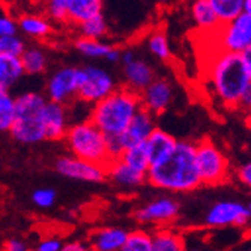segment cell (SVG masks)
Here are the masks:
<instances>
[{
	"label": "cell",
	"instance_id": "obj_1",
	"mask_svg": "<svg viewBox=\"0 0 251 251\" xmlns=\"http://www.w3.org/2000/svg\"><path fill=\"white\" fill-rule=\"evenodd\" d=\"M148 184L170 193H190L197 190L201 185V177L197 166L196 143L179 140L169 156L151 166Z\"/></svg>",
	"mask_w": 251,
	"mask_h": 251
},
{
	"label": "cell",
	"instance_id": "obj_2",
	"mask_svg": "<svg viewBox=\"0 0 251 251\" xmlns=\"http://www.w3.org/2000/svg\"><path fill=\"white\" fill-rule=\"evenodd\" d=\"M208 75L214 100L223 108L236 111L244 90L251 81L242 54L220 50L211 60Z\"/></svg>",
	"mask_w": 251,
	"mask_h": 251
},
{
	"label": "cell",
	"instance_id": "obj_3",
	"mask_svg": "<svg viewBox=\"0 0 251 251\" xmlns=\"http://www.w3.org/2000/svg\"><path fill=\"white\" fill-rule=\"evenodd\" d=\"M142 108V94L124 84L90 107L89 119L94 121L107 137H118L128 128Z\"/></svg>",
	"mask_w": 251,
	"mask_h": 251
},
{
	"label": "cell",
	"instance_id": "obj_4",
	"mask_svg": "<svg viewBox=\"0 0 251 251\" xmlns=\"http://www.w3.org/2000/svg\"><path fill=\"white\" fill-rule=\"evenodd\" d=\"M49 102L47 95L39 92H25L15 97L17 115L9 135L18 143L35 145L47 140L44 111Z\"/></svg>",
	"mask_w": 251,
	"mask_h": 251
},
{
	"label": "cell",
	"instance_id": "obj_5",
	"mask_svg": "<svg viewBox=\"0 0 251 251\" xmlns=\"http://www.w3.org/2000/svg\"><path fill=\"white\" fill-rule=\"evenodd\" d=\"M65 145L73 155L92 163L108 166L111 159L107 134L89 118L70 126L65 135Z\"/></svg>",
	"mask_w": 251,
	"mask_h": 251
},
{
	"label": "cell",
	"instance_id": "obj_6",
	"mask_svg": "<svg viewBox=\"0 0 251 251\" xmlns=\"http://www.w3.org/2000/svg\"><path fill=\"white\" fill-rule=\"evenodd\" d=\"M197 166L201 177V185L218 187L230 176V161L217 143L204 137L196 143Z\"/></svg>",
	"mask_w": 251,
	"mask_h": 251
},
{
	"label": "cell",
	"instance_id": "obj_7",
	"mask_svg": "<svg viewBox=\"0 0 251 251\" xmlns=\"http://www.w3.org/2000/svg\"><path fill=\"white\" fill-rule=\"evenodd\" d=\"M116 80L101 66L87 65L80 68V89L77 101L92 107L115 90Z\"/></svg>",
	"mask_w": 251,
	"mask_h": 251
},
{
	"label": "cell",
	"instance_id": "obj_8",
	"mask_svg": "<svg viewBox=\"0 0 251 251\" xmlns=\"http://www.w3.org/2000/svg\"><path fill=\"white\" fill-rule=\"evenodd\" d=\"M155 115L146 110L145 107L137 113L128 128L118 137H108L110 152L113 158L121 156V153L132 146L142 145L148 140V137L156 128L155 125Z\"/></svg>",
	"mask_w": 251,
	"mask_h": 251
},
{
	"label": "cell",
	"instance_id": "obj_9",
	"mask_svg": "<svg viewBox=\"0 0 251 251\" xmlns=\"http://www.w3.org/2000/svg\"><path fill=\"white\" fill-rule=\"evenodd\" d=\"M80 89V68L62 66L56 70L45 84V95L50 101L73 105L77 101Z\"/></svg>",
	"mask_w": 251,
	"mask_h": 251
},
{
	"label": "cell",
	"instance_id": "obj_10",
	"mask_svg": "<svg viewBox=\"0 0 251 251\" xmlns=\"http://www.w3.org/2000/svg\"><path fill=\"white\" fill-rule=\"evenodd\" d=\"M220 50L242 53L251 47V14L242 12L215 32Z\"/></svg>",
	"mask_w": 251,
	"mask_h": 251
},
{
	"label": "cell",
	"instance_id": "obj_11",
	"mask_svg": "<svg viewBox=\"0 0 251 251\" xmlns=\"http://www.w3.org/2000/svg\"><path fill=\"white\" fill-rule=\"evenodd\" d=\"M251 220V211L248 204L241 201L224 200L217 201L209 208L204 215V224L214 229L221 227H242L247 226Z\"/></svg>",
	"mask_w": 251,
	"mask_h": 251
},
{
	"label": "cell",
	"instance_id": "obj_12",
	"mask_svg": "<svg viewBox=\"0 0 251 251\" xmlns=\"http://www.w3.org/2000/svg\"><path fill=\"white\" fill-rule=\"evenodd\" d=\"M54 169L59 175H62L68 179H75V180H83V182H95V184L107 179V167L105 166L87 161V159H83L73 153L57 158Z\"/></svg>",
	"mask_w": 251,
	"mask_h": 251
},
{
	"label": "cell",
	"instance_id": "obj_13",
	"mask_svg": "<svg viewBox=\"0 0 251 251\" xmlns=\"http://www.w3.org/2000/svg\"><path fill=\"white\" fill-rule=\"evenodd\" d=\"M180 204L172 197H159L134 211V220L140 224L169 226L179 217Z\"/></svg>",
	"mask_w": 251,
	"mask_h": 251
},
{
	"label": "cell",
	"instance_id": "obj_14",
	"mask_svg": "<svg viewBox=\"0 0 251 251\" xmlns=\"http://www.w3.org/2000/svg\"><path fill=\"white\" fill-rule=\"evenodd\" d=\"M175 98V89L170 80L156 77L145 90L142 92L143 107L153 113L155 116H159L166 113V110L172 105Z\"/></svg>",
	"mask_w": 251,
	"mask_h": 251
},
{
	"label": "cell",
	"instance_id": "obj_15",
	"mask_svg": "<svg viewBox=\"0 0 251 251\" xmlns=\"http://www.w3.org/2000/svg\"><path fill=\"white\" fill-rule=\"evenodd\" d=\"M107 179H110L113 184L124 190H134L146 184L148 173L135 170L118 156L111 159L107 166Z\"/></svg>",
	"mask_w": 251,
	"mask_h": 251
},
{
	"label": "cell",
	"instance_id": "obj_16",
	"mask_svg": "<svg viewBox=\"0 0 251 251\" xmlns=\"http://www.w3.org/2000/svg\"><path fill=\"white\" fill-rule=\"evenodd\" d=\"M44 121H45V129H47V140L49 142L63 140L68 129L71 126L68 105L49 100L44 111Z\"/></svg>",
	"mask_w": 251,
	"mask_h": 251
},
{
	"label": "cell",
	"instance_id": "obj_17",
	"mask_svg": "<svg viewBox=\"0 0 251 251\" xmlns=\"http://www.w3.org/2000/svg\"><path fill=\"white\" fill-rule=\"evenodd\" d=\"M128 230L122 227H100L89 235V247L95 251H124Z\"/></svg>",
	"mask_w": 251,
	"mask_h": 251
},
{
	"label": "cell",
	"instance_id": "obj_18",
	"mask_svg": "<svg viewBox=\"0 0 251 251\" xmlns=\"http://www.w3.org/2000/svg\"><path fill=\"white\" fill-rule=\"evenodd\" d=\"M122 68H124V78L126 81V86H129L131 89L137 90L140 94L156 78L153 66L142 57L135 56V59L122 65Z\"/></svg>",
	"mask_w": 251,
	"mask_h": 251
},
{
	"label": "cell",
	"instance_id": "obj_19",
	"mask_svg": "<svg viewBox=\"0 0 251 251\" xmlns=\"http://www.w3.org/2000/svg\"><path fill=\"white\" fill-rule=\"evenodd\" d=\"M177 142L179 140L176 137L156 126L153 132L148 137V140L145 142V148L151 159V166L159 163L161 159L169 156L175 151Z\"/></svg>",
	"mask_w": 251,
	"mask_h": 251
},
{
	"label": "cell",
	"instance_id": "obj_20",
	"mask_svg": "<svg viewBox=\"0 0 251 251\" xmlns=\"http://www.w3.org/2000/svg\"><path fill=\"white\" fill-rule=\"evenodd\" d=\"M20 30L33 39H47L53 32V21L47 15L25 14L18 18Z\"/></svg>",
	"mask_w": 251,
	"mask_h": 251
},
{
	"label": "cell",
	"instance_id": "obj_21",
	"mask_svg": "<svg viewBox=\"0 0 251 251\" xmlns=\"http://www.w3.org/2000/svg\"><path fill=\"white\" fill-rule=\"evenodd\" d=\"M26 74L21 56L0 53V90H11Z\"/></svg>",
	"mask_w": 251,
	"mask_h": 251
},
{
	"label": "cell",
	"instance_id": "obj_22",
	"mask_svg": "<svg viewBox=\"0 0 251 251\" xmlns=\"http://www.w3.org/2000/svg\"><path fill=\"white\" fill-rule=\"evenodd\" d=\"M191 17L196 26L203 32L215 33L221 27V21L218 20L209 0H194L191 5Z\"/></svg>",
	"mask_w": 251,
	"mask_h": 251
},
{
	"label": "cell",
	"instance_id": "obj_23",
	"mask_svg": "<svg viewBox=\"0 0 251 251\" xmlns=\"http://www.w3.org/2000/svg\"><path fill=\"white\" fill-rule=\"evenodd\" d=\"M102 12V0H68V18L74 26Z\"/></svg>",
	"mask_w": 251,
	"mask_h": 251
},
{
	"label": "cell",
	"instance_id": "obj_24",
	"mask_svg": "<svg viewBox=\"0 0 251 251\" xmlns=\"http://www.w3.org/2000/svg\"><path fill=\"white\" fill-rule=\"evenodd\" d=\"M153 251H182L185 250V239L182 233L172 230L167 226H161L152 233Z\"/></svg>",
	"mask_w": 251,
	"mask_h": 251
},
{
	"label": "cell",
	"instance_id": "obj_25",
	"mask_svg": "<svg viewBox=\"0 0 251 251\" xmlns=\"http://www.w3.org/2000/svg\"><path fill=\"white\" fill-rule=\"evenodd\" d=\"M74 49L75 51H78L81 56L87 59H107L108 53L113 49V45L102 42L101 39L77 36L74 41Z\"/></svg>",
	"mask_w": 251,
	"mask_h": 251
},
{
	"label": "cell",
	"instance_id": "obj_26",
	"mask_svg": "<svg viewBox=\"0 0 251 251\" xmlns=\"http://www.w3.org/2000/svg\"><path fill=\"white\" fill-rule=\"evenodd\" d=\"M21 60L25 65L26 74L29 75H41L49 66L47 51L41 47H27L26 51L21 54Z\"/></svg>",
	"mask_w": 251,
	"mask_h": 251
},
{
	"label": "cell",
	"instance_id": "obj_27",
	"mask_svg": "<svg viewBox=\"0 0 251 251\" xmlns=\"http://www.w3.org/2000/svg\"><path fill=\"white\" fill-rule=\"evenodd\" d=\"M221 25L232 21L245 11V0H209Z\"/></svg>",
	"mask_w": 251,
	"mask_h": 251
},
{
	"label": "cell",
	"instance_id": "obj_28",
	"mask_svg": "<svg viewBox=\"0 0 251 251\" xmlns=\"http://www.w3.org/2000/svg\"><path fill=\"white\" fill-rule=\"evenodd\" d=\"M77 27V33L78 36H84V38H92V39H102L107 32H108V26H107V20L105 17L101 14L89 18L80 25L75 26Z\"/></svg>",
	"mask_w": 251,
	"mask_h": 251
},
{
	"label": "cell",
	"instance_id": "obj_29",
	"mask_svg": "<svg viewBox=\"0 0 251 251\" xmlns=\"http://www.w3.org/2000/svg\"><path fill=\"white\" fill-rule=\"evenodd\" d=\"M148 49L149 51L159 60L167 62L172 59V47L169 36L164 30H155L148 38Z\"/></svg>",
	"mask_w": 251,
	"mask_h": 251
},
{
	"label": "cell",
	"instance_id": "obj_30",
	"mask_svg": "<svg viewBox=\"0 0 251 251\" xmlns=\"http://www.w3.org/2000/svg\"><path fill=\"white\" fill-rule=\"evenodd\" d=\"M119 158L124 159V161H125L126 164H129V166L134 167L135 170H140V172L148 173L149 169H151V159H149V155H148V152H146L145 143L125 149V151L121 153Z\"/></svg>",
	"mask_w": 251,
	"mask_h": 251
},
{
	"label": "cell",
	"instance_id": "obj_31",
	"mask_svg": "<svg viewBox=\"0 0 251 251\" xmlns=\"http://www.w3.org/2000/svg\"><path fill=\"white\" fill-rule=\"evenodd\" d=\"M17 115L15 98L11 95L9 90H0V129L8 131L14 125Z\"/></svg>",
	"mask_w": 251,
	"mask_h": 251
},
{
	"label": "cell",
	"instance_id": "obj_32",
	"mask_svg": "<svg viewBox=\"0 0 251 251\" xmlns=\"http://www.w3.org/2000/svg\"><path fill=\"white\" fill-rule=\"evenodd\" d=\"M124 251H153L152 233H148L143 229L129 232Z\"/></svg>",
	"mask_w": 251,
	"mask_h": 251
},
{
	"label": "cell",
	"instance_id": "obj_33",
	"mask_svg": "<svg viewBox=\"0 0 251 251\" xmlns=\"http://www.w3.org/2000/svg\"><path fill=\"white\" fill-rule=\"evenodd\" d=\"M44 14L53 23L66 25V23H70V18H68V0H45Z\"/></svg>",
	"mask_w": 251,
	"mask_h": 251
},
{
	"label": "cell",
	"instance_id": "obj_34",
	"mask_svg": "<svg viewBox=\"0 0 251 251\" xmlns=\"http://www.w3.org/2000/svg\"><path fill=\"white\" fill-rule=\"evenodd\" d=\"M27 45L25 39H21L18 35L11 36H0V53L11 54V56H21L26 51Z\"/></svg>",
	"mask_w": 251,
	"mask_h": 251
},
{
	"label": "cell",
	"instance_id": "obj_35",
	"mask_svg": "<svg viewBox=\"0 0 251 251\" xmlns=\"http://www.w3.org/2000/svg\"><path fill=\"white\" fill-rule=\"evenodd\" d=\"M57 193L53 188H38L32 193V201L39 209H50L54 206Z\"/></svg>",
	"mask_w": 251,
	"mask_h": 251
},
{
	"label": "cell",
	"instance_id": "obj_36",
	"mask_svg": "<svg viewBox=\"0 0 251 251\" xmlns=\"http://www.w3.org/2000/svg\"><path fill=\"white\" fill-rule=\"evenodd\" d=\"M63 245L65 242L57 236H44L38 241L35 248L38 251H62Z\"/></svg>",
	"mask_w": 251,
	"mask_h": 251
},
{
	"label": "cell",
	"instance_id": "obj_37",
	"mask_svg": "<svg viewBox=\"0 0 251 251\" xmlns=\"http://www.w3.org/2000/svg\"><path fill=\"white\" fill-rule=\"evenodd\" d=\"M20 30L18 21H15L11 15L8 14H2L0 17V36H11V35H17Z\"/></svg>",
	"mask_w": 251,
	"mask_h": 251
},
{
	"label": "cell",
	"instance_id": "obj_38",
	"mask_svg": "<svg viewBox=\"0 0 251 251\" xmlns=\"http://www.w3.org/2000/svg\"><path fill=\"white\" fill-rule=\"evenodd\" d=\"M238 113H241V115L248 119L251 118V81L250 84L247 86V89L244 90V94L239 100V104H238V108H236Z\"/></svg>",
	"mask_w": 251,
	"mask_h": 251
},
{
	"label": "cell",
	"instance_id": "obj_39",
	"mask_svg": "<svg viewBox=\"0 0 251 251\" xmlns=\"http://www.w3.org/2000/svg\"><path fill=\"white\" fill-rule=\"evenodd\" d=\"M236 177L244 187L251 190V161H247L236 169Z\"/></svg>",
	"mask_w": 251,
	"mask_h": 251
},
{
	"label": "cell",
	"instance_id": "obj_40",
	"mask_svg": "<svg viewBox=\"0 0 251 251\" xmlns=\"http://www.w3.org/2000/svg\"><path fill=\"white\" fill-rule=\"evenodd\" d=\"M29 248L27 242L23 241L21 238H9L3 244V250L8 251H26Z\"/></svg>",
	"mask_w": 251,
	"mask_h": 251
},
{
	"label": "cell",
	"instance_id": "obj_41",
	"mask_svg": "<svg viewBox=\"0 0 251 251\" xmlns=\"http://www.w3.org/2000/svg\"><path fill=\"white\" fill-rule=\"evenodd\" d=\"M90 250L89 242H83V241H70L63 245V251H86Z\"/></svg>",
	"mask_w": 251,
	"mask_h": 251
},
{
	"label": "cell",
	"instance_id": "obj_42",
	"mask_svg": "<svg viewBox=\"0 0 251 251\" xmlns=\"http://www.w3.org/2000/svg\"><path fill=\"white\" fill-rule=\"evenodd\" d=\"M108 63H111V65H115V63H121V60H122V50L121 49H118V47H113L111 49V51L108 53V56H107V59H105Z\"/></svg>",
	"mask_w": 251,
	"mask_h": 251
},
{
	"label": "cell",
	"instance_id": "obj_43",
	"mask_svg": "<svg viewBox=\"0 0 251 251\" xmlns=\"http://www.w3.org/2000/svg\"><path fill=\"white\" fill-rule=\"evenodd\" d=\"M241 54H242V57H244V62H245V65H247V70H248L250 77H251V47L247 49L245 51H242Z\"/></svg>",
	"mask_w": 251,
	"mask_h": 251
},
{
	"label": "cell",
	"instance_id": "obj_44",
	"mask_svg": "<svg viewBox=\"0 0 251 251\" xmlns=\"http://www.w3.org/2000/svg\"><path fill=\"white\" fill-rule=\"evenodd\" d=\"M245 12L251 14V0H245Z\"/></svg>",
	"mask_w": 251,
	"mask_h": 251
},
{
	"label": "cell",
	"instance_id": "obj_45",
	"mask_svg": "<svg viewBox=\"0 0 251 251\" xmlns=\"http://www.w3.org/2000/svg\"><path fill=\"white\" fill-rule=\"evenodd\" d=\"M159 2H161L163 5H167V3L170 2V0H159Z\"/></svg>",
	"mask_w": 251,
	"mask_h": 251
},
{
	"label": "cell",
	"instance_id": "obj_46",
	"mask_svg": "<svg viewBox=\"0 0 251 251\" xmlns=\"http://www.w3.org/2000/svg\"><path fill=\"white\" fill-rule=\"evenodd\" d=\"M247 122H248V125L251 126V118H248V119H247Z\"/></svg>",
	"mask_w": 251,
	"mask_h": 251
},
{
	"label": "cell",
	"instance_id": "obj_47",
	"mask_svg": "<svg viewBox=\"0 0 251 251\" xmlns=\"http://www.w3.org/2000/svg\"><path fill=\"white\" fill-rule=\"evenodd\" d=\"M248 208H250V211H251V201L248 203Z\"/></svg>",
	"mask_w": 251,
	"mask_h": 251
}]
</instances>
